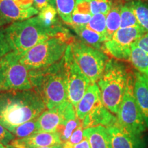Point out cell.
<instances>
[{
    "instance_id": "6da1fadb",
    "label": "cell",
    "mask_w": 148,
    "mask_h": 148,
    "mask_svg": "<svg viewBox=\"0 0 148 148\" xmlns=\"http://www.w3.org/2000/svg\"><path fill=\"white\" fill-rule=\"evenodd\" d=\"M46 109L34 89L0 92V124L8 130L36 119Z\"/></svg>"
},
{
    "instance_id": "7a4b0ae2",
    "label": "cell",
    "mask_w": 148,
    "mask_h": 148,
    "mask_svg": "<svg viewBox=\"0 0 148 148\" xmlns=\"http://www.w3.org/2000/svg\"><path fill=\"white\" fill-rule=\"evenodd\" d=\"M5 32L12 51L19 55L51 37L63 34L58 25H47L38 15L14 21L5 27Z\"/></svg>"
},
{
    "instance_id": "3957f363",
    "label": "cell",
    "mask_w": 148,
    "mask_h": 148,
    "mask_svg": "<svg viewBox=\"0 0 148 148\" xmlns=\"http://www.w3.org/2000/svg\"><path fill=\"white\" fill-rule=\"evenodd\" d=\"M30 77L33 89L39 94L48 110L68 100L63 58L45 69L30 71Z\"/></svg>"
},
{
    "instance_id": "277c9868",
    "label": "cell",
    "mask_w": 148,
    "mask_h": 148,
    "mask_svg": "<svg viewBox=\"0 0 148 148\" xmlns=\"http://www.w3.org/2000/svg\"><path fill=\"white\" fill-rule=\"evenodd\" d=\"M130 72L118 60L109 59L97 85L103 104L114 114L119 110L126 88Z\"/></svg>"
},
{
    "instance_id": "5b68a950",
    "label": "cell",
    "mask_w": 148,
    "mask_h": 148,
    "mask_svg": "<svg viewBox=\"0 0 148 148\" xmlns=\"http://www.w3.org/2000/svg\"><path fill=\"white\" fill-rule=\"evenodd\" d=\"M69 44L64 34L51 37L20 55L19 62L30 71L45 69L63 58Z\"/></svg>"
},
{
    "instance_id": "8992f818",
    "label": "cell",
    "mask_w": 148,
    "mask_h": 148,
    "mask_svg": "<svg viewBox=\"0 0 148 148\" xmlns=\"http://www.w3.org/2000/svg\"><path fill=\"white\" fill-rule=\"evenodd\" d=\"M134 83V75L130 72L123 99L116 114L117 124L133 136L143 137L147 127L135 99Z\"/></svg>"
},
{
    "instance_id": "52a82bcc",
    "label": "cell",
    "mask_w": 148,
    "mask_h": 148,
    "mask_svg": "<svg viewBox=\"0 0 148 148\" xmlns=\"http://www.w3.org/2000/svg\"><path fill=\"white\" fill-rule=\"evenodd\" d=\"M19 58L12 51L0 60V92L33 89L30 71L19 62Z\"/></svg>"
},
{
    "instance_id": "ba28073f",
    "label": "cell",
    "mask_w": 148,
    "mask_h": 148,
    "mask_svg": "<svg viewBox=\"0 0 148 148\" xmlns=\"http://www.w3.org/2000/svg\"><path fill=\"white\" fill-rule=\"evenodd\" d=\"M70 45L79 67L90 83H97L109 60L108 56L100 49H96L84 42L73 41Z\"/></svg>"
},
{
    "instance_id": "9c48e42d",
    "label": "cell",
    "mask_w": 148,
    "mask_h": 148,
    "mask_svg": "<svg viewBox=\"0 0 148 148\" xmlns=\"http://www.w3.org/2000/svg\"><path fill=\"white\" fill-rule=\"evenodd\" d=\"M63 59L68 100L75 108L91 83L77 64L72 53L70 43Z\"/></svg>"
},
{
    "instance_id": "30bf717a",
    "label": "cell",
    "mask_w": 148,
    "mask_h": 148,
    "mask_svg": "<svg viewBox=\"0 0 148 148\" xmlns=\"http://www.w3.org/2000/svg\"><path fill=\"white\" fill-rule=\"evenodd\" d=\"M145 32L140 27L120 28L103 44L106 53L118 60H130L132 46Z\"/></svg>"
},
{
    "instance_id": "8fae6325",
    "label": "cell",
    "mask_w": 148,
    "mask_h": 148,
    "mask_svg": "<svg viewBox=\"0 0 148 148\" xmlns=\"http://www.w3.org/2000/svg\"><path fill=\"white\" fill-rule=\"evenodd\" d=\"M75 108L67 100L56 108L45 110L36 119V132L58 133L69 119L76 118Z\"/></svg>"
},
{
    "instance_id": "7c38bea8",
    "label": "cell",
    "mask_w": 148,
    "mask_h": 148,
    "mask_svg": "<svg viewBox=\"0 0 148 148\" xmlns=\"http://www.w3.org/2000/svg\"><path fill=\"white\" fill-rule=\"evenodd\" d=\"M62 143L58 133L36 132L23 138H14L10 145L15 148H37L51 147Z\"/></svg>"
},
{
    "instance_id": "4fadbf2b",
    "label": "cell",
    "mask_w": 148,
    "mask_h": 148,
    "mask_svg": "<svg viewBox=\"0 0 148 148\" xmlns=\"http://www.w3.org/2000/svg\"><path fill=\"white\" fill-rule=\"evenodd\" d=\"M112 148H145L143 137L133 136L121 128L117 123L108 127Z\"/></svg>"
},
{
    "instance_id": "5bb4252c",
    "label": "cell",
    "mask_w": 148,
    "mask_h": 148,
    "mask_svg": "<svg viewBox=\"0 0 148 148\" xmlns=\"http://www.w3.org/2000/svg\"><path fill=\"white\" fill-rule=\"evenodd\" d=\"M117 123V118L106 108L103 103L93 108L82 121L84 129L88 127L103 126L108 128Z\"/></svg>"
},
{
    "instance_id": "9a60e30c",
    "label": "cell",
    "mask_w": 148,
    "mask_h": 148,
    "mask_svg": "<svg viewBox=\"0 0 148 148\" xmlns=\"http://www.w3.org/2000/svg\"><path fill=\"white\" fill-rule=\"evenodd\" d=\"M102 103L101 92L97 83H91L75 108L77 119L81 121L92 109Z\"/></svg>"
},
{
    "instance_id": "2e32d148",
    "label": "cell",
    "mask_w": 148,
    "mask_h": 148,
    "mask_svg": "<svg viewBox=\"0 0 148 148\" xmlns=\"http://www.w3.org/2000/svg\"><path fill=\"white\" fill-rule=\"evenodd\" d=\"M0 13L9 21H23L39 13L34 6L23 8L13 0H0Z\"/></svg>"
},
{
    "instance_id": "e0dca14e",
    "label": "cell",
    "mask_w": 148,
    "mask_h": 148,
    "mask_svg": "<svg viewBox=\"0 0 148 148\" xmlns=\"http://www.w3.org/2000/svg\"><path fill=\"white\" fill-rule=\"evenodd\" d=\"M134 93L139 109L148 129V77L135 71Z\"/></svg>"
},
{
    "instance_id": "ac0fdd59",
    "label": "cell",
    "mask_w": 148,
    "mask_h": 148,
    "mask_svg": "<svg viewBox=\"0 0 148 148\" xmlns=\"http://www.w3.org/2000/svg\"><path fill=\"white\" fill-rule=\"evenodd\" d=\"M84 136L89 141L90 148H112L108 128L103 126L84 129Z\"/></svg>"
},
{
    "instance_id": "d6986e66",
    "label": "cell",
    "mask_w": 148,
    "mask_h": 148,
    "mask_svg": "<svg viewBox=\"0 0 148 148\" xmlns=\"http://www.w3.org/2000/svg\"><path fill=\"white\" fill-rule=\"evenodd\" d=\"M71 27L84 43L100 50L101 48L103 47V44L106 41L105 36L88 28L86 25L73 26Z\"/></svg>"
},
{
    "instance_id": "ffe728a7",
    "label": "cell",
    "mask_w": 148,
    "mask_h": 148,
    "mask_svg": "<svg viewBox=\"0 0 148 148\" xmlns=\"http://www.w3.org/2000/svg\"><path fill=\"white\" fill-rule=\"evenodd\" d=\"M121 7L119 5H113L106 14V41L121 27Z\"/></svg>"
},
{
    "instance_id": "44dd1931",
    "label": "cell",
    "mask_w": 148,
    "mask_h": 148,
    "mask_svg": "<svg viewBox=\"0 0 148 148\" xmlns=\"http://www.w3.org/2000/svg\"><path fill=\"white\" fill-rule=\"evenodd\" d=\"M130 61L137 71L148 77V53L140 49L135 43L132 46Z\"/></svg>"
},
{
    "instance_id": "7402d4cb",
    "label": "cell",
    "mask_w": 148,
    "mask_h": 148,
    "mask_svg": "<svg viewBox=\"0 0 148 148\" xmlns=\"http://www.w3.org/2000/svg\"><path fill=\"white\" fill-rule=\"evenodd\" d=\"M138 25L145 33L148 32V2L143 0L130 1Z\"/></svg>"
},
{
    "instance_id": "603a6c76",
    "label": "cell",
    "mask_w": 148,
    "mask_h": 148,
    "mask_svg": "<svg viewBox=\"0 0 148 148\" xmlns=\"http://www.w3.org/2000/svg\"><path fill=\"white\" fill-rule=\"evenodd\" d=\"M58 15L64 23L69 24L76 5V0H55Z\"/></svg>"
},
{
    "instance_id": "cb8c5ba5",
    "label": "cell",
    "mask_w": 148,
    "mask_h": 148,
    "mask_svg": "<svg viewBox=\"0 0 148 148\" xmlns=\"http://www.w3.org/2000/svg\"><path fill=\"white\" fill-rule=\"evenodd\" d=\"M121 27H140L130 1L121 7Z\"/></svg>"
},
{
    "instance_id": "d4e9b609",
    "label": "cell",
    "mask_w": 148,
    "mask_h": 148,
    "mask_svg": "<svg viewBox=\"0 0 148 148\" xmlns=\"http://www.w3.org/2000/svg\"><path fill=\"white\" fill-rule=\"evenodd\" d=\"M36 119L24 123L17 127H13L9 131L12 133L16 138L27 137L36 132Z\"/></svg>"
},
{
    "instance_id": "484cf974",
    "label": "cell",
    "mask_w": 148,
    "mask_h": 148,
    "mask_svg": "<svg viewBox=\"0 0 148 148\" xmlns=\"http://www.w3.org/2000/svg\"><path fill=\"white\" fill-rule=\"evenodd\" d=\"M86 27L106 36V15L101 13L92 15L90 21L86 25Z\"/></svg>"
},
{
    "instance_id": "4316f807",
    "label": "cell",
    "mask_w": 148,
    "mask_h": 148,
    "mask_svg": "<svg viewBox=\"0 0 148 148\" xmlns=\"http://www.w3.org/2000/svg\"><path fill=\"white\" fill-rule=\"evenodd\" d=\"M80 125H82V121L77 119V117L75 119H69L66 122L58 132L60 135L62 143L67 141L74 130H75V129H77Z\"/></svg>"
},
{
    "instance_id": "83f0119b",
    "label": "cell",
    "mask_w": 148,
    "mask_h": 148,
    "mask_svg": "<svg viewBox=\"0 0 148 148\" xmlns=\"http://www.w3.org/2000/svg\"><path fill=\"white\" fill-rule=\"evenodd\" d=\"M57 12L56 5H48L46 8L39 11L38 16L47 25H56Z\"/></svg>"
},
{
    "instance_id": "f1b7e54d",
    "label": "cell",
    "mask_w": 148,
    "mask_h": 148,
    "mask_svg": "<svg viewBox=\"0 0 148 148\" xmlns=\"http://www.w3.org/2000/svg\"><path fill=\"white\" fill-rule=\"evenodd\" d=\"M84 138V128L82 127V125H80L72 133L69 140L64 143H62V145H63L64 148H72L74 145L82 141Z\"/></svg>"
},
{
    "instance_id": "f546056e",
    "label": "cell",
    "mask_w": 148,
    "mask_h": 148,
    "mask_svg": "<svg viewBox=\"0 0 148 148\" xmlns=\"http://www.w3.org/2000/svg\"><path fill=\"white\" fill-rule=\"evenodd\" d=\"M92 15L89 14H83L73 11L71 17L70 23L68 24L71 27L73 26H83L86 25L90 21Z\"/></svg>"
},
{
    "instance_id": "4dcf8cb0",
    "label": "cell",
    "mask_w": 148,
    "mask_h": 148,
    "mask_svg": "<svg viewBox=\"0 0 148 148\" xmlns=\"http://www.w3.org/2000/svg\"><path fill=\"white\" fill-rule=\"evenodd\" d=\"M10 51L12 49L7 39L5 28H0V60Z\"/></svg>"
},
{
    "instance_id": "1f68e13d",
    "label": "cell",
    "mask_w": 148,
    "mask_h": 148,
    "mask_svg": "<svg viewBox=\"0 0 148 148\" xmlns=\"http://www.w3.org/2000/svg\"><path fill=\"white\" fill-rule=\"evenodd\" d=\"M14 138L15 136L12 134V133L0 124V143L8 146Z\"/></svg>"
},
{
    "instance_id": "d6a6232c",
    "label": "cell",
    "mask_w": 148,
    "mask_h": 148,
    "mask_svg": "<svg viewBox=\"0 0 148 148\" xmlns=\"http://www.w3.org/2000/svg\"><path fill=\"white\" fill-rule=\"evenodd\" d=\"M51 5H56L55 0H34V6L38 11Z\"/></svg>"
},
{
    "instance_id": "836d02e7",
    "label": "cell",
    "mask_w": 148,
    "mask_h": 148,
    "mask_svg": "<svg viewBox=\"0 0 148 148\" xmlns=\"http://www.w3.org/2000/svg\"><path fill=\"white\" fill-rule=\"evenodd\" d=\"M135 44L140 49L148 53V32L145 33Z\"/></svg>"
},
{
    "instance_id": "e575fe53",
    "label": "cell",
    "mask_w": 148,
    "mask_h": 148,
    "mask_svg": "<svg viewBox=\"0 0 148 148\" xmlns=\"http://www.w3.org/2000/svg\"><path fill=\"white\" fill-rule=\"evenodd\" d=\"M23 8H29L34 6V0H13Z\"/></svg>"
},
{
    "instance_id": "d590c367",
    "label": "cell",
    "mask_w": 148,
    "mask_h": 148,
    "mask_svg": "<svg viewBox=\"0 0 148 148\" xmlns=\"http://www.w3.org/2000/svg\"><path fill=\"white\" fill-rule=\"evenodd\" d=\"M72 148H90V145L88 140L86 137H84L82 141L74 145Z\"/></svg>"
},
{
    "instance_id": "8d00e7d4",
    "label": "cell",
    "mask_w": 148,
    "mask_h": 148,
    "mask_svg": "<svg viewBox=\"0 0 148 148\" xmlns=\"http://www.w3.org/2000/svg\"><path fill=\"white\" fill-rule=\"evenodd\" d=\"M11 23L10 21H9L8 19H7L6 18H5L2 14L0 13V28L5 26V25H8V23Z\"/></svg>"
},
{
    "instance_id": "74e56055",
    "label": "cell",
    "mask_w": 148,
    "mask_h": 148,
    "mask_svg": "<svg viewBox=\"0 0 148 148\" xmlns=\"http://www.w3.org/2000/svg\"><path fill=\"white\" fill-rule=\"evenodd\" d=\"M55 148H64V147H63V145H62V143H61V144H60V145H56Z\"/></svg>"
},
{
    "instance_id": "f35d334b",
    "label": "cell",
    "mask_w": 148,
    "mask_h": 148,
    "mask_svg": "<svg viewBox=\"0 0 148 148\" xmlns=\"http://www.w3.org/2000/svg\"><path fill=\"white\" fill-rule=\"evenodd\" d=\"M0 148H7V146H5L2 143H0Z\"/></svg>"
},
{
    "instance_id": "ab89813d",
    "label": "cell",
    "mask_w": 148,
    "mask_h": 148,
    "mask_svg": "<svg viewBox=\"0 0 148 148\" xmlns=\"http://www.w3.org/2000/svg\"><path fill=\"white\" fill-rule=\"evenodd\" d=\"M56 146V145H55ZM55 146H51V147H37V148H55Z\"/></svg>"
},
{
    "instance_id": "60d3db41",
    "label": "cell",
    "mask_w": 148,
    "mask_h": 148,
    "mask_svg": "<svg viewBox=\"0 0 148 148\" xmlns=\"http://www.w3.org/2000/svg\"><path fill=\"white\" fill-rule=\"evenodd\" d=\"M7 148H15V147H12V146H11L10 145H8V146H7Z\"/></svg>"
},
{
    "instance_id": "b9f144b4",
    "label": "cell",
    "mask_w": 148,
    "mask_h": 148,
    "mask_svg": "<svg viewBox=\"0 0 148 148\" xmlns=\"http://www.w3.org/2000/svg\"><path fill=\"white\" fill-rule=\"evenodd\" d=\"M111 1H112V0H111Z\"/></svg>"
}]
</instances>
